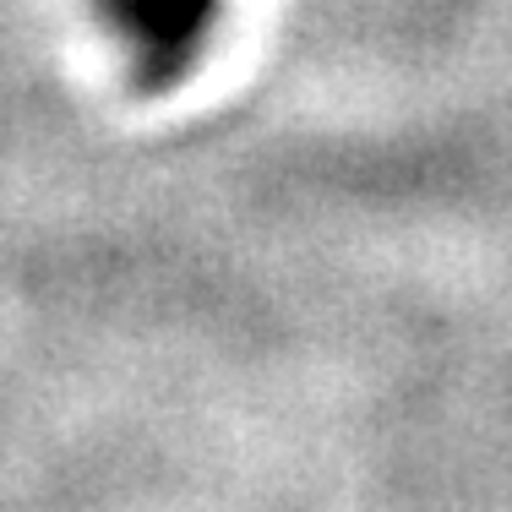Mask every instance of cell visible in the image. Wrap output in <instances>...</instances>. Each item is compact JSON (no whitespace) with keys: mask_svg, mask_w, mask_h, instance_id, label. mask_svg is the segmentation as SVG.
Listing matches in <instances>:
<instances>
[{"mask_svg":"<svg viewBox=\"0 0 512 512\" xmlns=\"http://www.w3.org/2000/svg\"><path fill=\"white\" fill-rule=\"evenodd\" d=\"M207 6H213V0H137V28H142V39H148L153 50L186 44L191 33L202 28Z\"/></svg>","mask_w":512,"mask_h":512,"instance_id":"obj_1","label":"cell"}]
</instances>
